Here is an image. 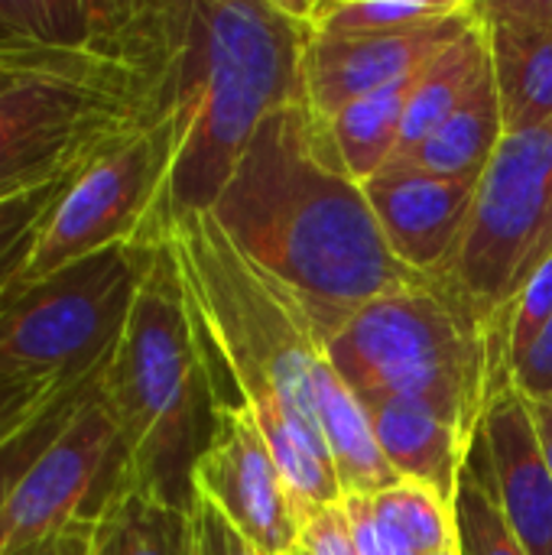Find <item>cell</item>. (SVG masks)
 Wrapping results in <instances>:
<instances>
[{
  "label": "cell",
  "mask_w": 552,
  "mask_h": 555,
  "mask_svg": "<svg viewBox=\"0 0 552 555\" xmlns=\"http://www.w3.org/2000/svg\"><path fill=\"white\" fill-rule=\"evenodd\" d=\"M20 85H29V78L26 75H20L16 68H10L7 62H0V98L3 94H10L13 88H20Z\"/></svg>",
  "instance_id": "obj_35"
},
{
  "label": "cell",
  "mask_w": 552,
  "mask_h": 555,
  "mask_svg": "<svg viewBox=\"0 0 552 555\" xmlns=\"http://www.w3.org/2000/svg\"><path fill=\"white\" fill-rule=\"evenodd\" d=\"M472 0H306L312 36H384L459 16Z\"/></svg>",
  "instance_id": "obj_22"
},
{
  "label": "cell",
  "mask_w": 552,
  "mask_h": 555,
  "mask_svg": "<svg viewBox=\"0 0 552 555\" xmlns=\"http://www.w3.org/2000/svg\"><path fill=\"white\" fill-rule=\"evenodd\" d=\"M293 555H296V553H293Z\"/></svg>",
  "instance_id": "obj_38"
},
{
  "label": "cell",
  "mask_w": 552,
  "mask_h": 555,
  "mask_svg": "<svg viewBox=\"0 0 552 555\" xmlns=\"http://www.w3.org/2000/svg\"><path fill=\"white\" fill-rule=\"evenodd\" d=\"M107 367V364H104ZM104 367L98 374H91L88 380H78L72 387H65L52 403H46L20 433H13L3 446H0V511L10 501V494L16 491L20 478L33 468V462L62 436V429L72 423V416L81 410V403L98 390Z\"/></svg>",
  "instance_id": "obj_24"
},
{
  "label": "cell",
  "mask_w": 552,
  "mask_h": 555,
  "mask_svg": "<svg viewBox=\"0 0 552 555\" xmlns=\"http://www.w3.org/2000/svg\"><path fill=\"white\" fill-rule=\"evenodd\" d=\"M309 42L312 26L293 0L185 3L163 237L169 218L211 211L260 124L303 91Z\"/></svg>",
  "instance_id": "obj_3"
},
{
  "label": "cell",
  "mask_w": 552,
  "mask_h": 555,
  "mask_svg": "<svg viewBox=\"0 0 552 555\" xmlns=\"http://www.w3.org/2000/svg\"><path fill=\"white\" fill-rule=\"evenodd\" d=\"M208 215L303 306L322 345L361 306L429 283L387 247L306 91L260 124Z\"/></svg>",
  "instance_id": "obj_1"
},
{
  "label": "cell",
  "mask_w": 552,
  "mask_h": 555,
  "mask_svg": "<svg viewBox=\"0 0 552 555\" xmlns=\"http://www.w3.org/2000/svg\"><path fill=\"white\" fill-rule=\"evenodd\" d=\"M501 140H504V114H501L495 68L488 62L478 81L459 101V107L439 124V130L416 153H410L394 166H410L442 179L482 182Z\"/></svg>",
  "instance_id": "obj_18"
},
{
  "label": "cell",
  "mask_w": 552,
  "mask_h": 555,
  "mask_svg": "<svg viewBox=\"0 0 552 555\" xmlns=\"http://www.w3.org/2000/svg\"><path fill=\"white\" fill-rule=\"evenodd\" d=\"M176 257L202 371L218 413H251L303 514L342 501L319 429L312 371L322 338L303 306L257 270L208 211L176 215Z\"/></svg>",
  "instance_id": "obj_2"
},
{
  "label": "cell",
  "mask_w": 552,
  "mask_h": 555,
  "mask_svg": "<svg viewBox=\"0 0 552 555\" xmlns=\"http://www.w3.org/2000/svg\"><path fill=\"white\" fill-rule=\"evenodd\" d=\"M312 397H316L319 429H322L342 498H374L377 491L397 485L400 478L394 475V468L387 465L377 446L364 403L338 377V371L325 358V348L312 371Z\"/></svg>",
  "instance_id": "obj_17"
},
{
  "label": "cell",
  "mask_w": 552,
  "mask_h": 555,
  "mask_svg": "<svg viewBox=\"0 0 552 555\" xmlns=\"http://www.w3.org/2000/svg\"><path fill=\"white\" fill-rule=\"evenodd\" d=\"M552 257V120L504 133L478 182L468 228L433 276L485 322H511L530 276Z\"/></svg>",
  "instance_id": "obj_7"
},
{
  "label": "cell",
  "mask_w": 552,
  "mask_h": 555,
  "mask_svg": "<svg viewBox=\"0 0 552 555\" xmlns=\"http://www.w3.org/2000/svg\"><path fill=\"white\" fill-rule=\"evenodd\" d=\"M452 514L462 555H527L511 524L504 520L475 455H468V465L459 478Z\"/></svg>",
  "instance_id": "obj_25"
},
{
  "label": "cell",
  "mask_w": 552,
  "mask_h": 555,
  "mask_svg": "<svg viewBox=\"0 0 552 555\" xmlns=\"http://www.w3.org/2000/svg\"><path fill=\"white\" fill-rule=\"evenodd\" d=\"M416 75H420V68L413 75H407V78H397V81L351 101L348 107H342L329 120L338 156H342L345 169L361 185L368 179H374L390 163V156L397 153Z\"/></svg>",
  "instance_id": "obj_20"
},
{
  "label": "cell",
  "mask_w": 552,
  "mask_h": 555,
  "mask_svg": "<svg viewBox=\"0 0 552 555\" xmlns=\"http://www.w3.org/2000/svg\"><path fill=\"white\" fill-rule=\"evenodd\" d=\"M101 384L3 504L0 555L42 543L75 524H98L130 491L127 452Z\"/></svg>",
  "instance_id": "obj_10"
},
{
  "label": "cell",
  "mask_w": 552,
  "mask_h": 555,
  "mask_svg": "<svg viewBox=\"0 0 552 555\" xmlns=\"http://www.w3.org/2000/svg\"><path fill=\"white\" fill-rule=\"evenodd\" d=\"M364 410L394 475L429 485L452 501L475 446L442 416L410 400H374Z\"/></svg>",
  "instance_id": "obj_16"
},
{
  "label": "cell",
  "mask_w": 552,
  "mask_h": 555,
  "mask_svg": "<svg viewBox=\"0 0 552 555\" xmlns=\"http://www.w3.org/2000/svg\"><path fill=\"white\" fill-rule=\"evenodd\" d=\"M68 185V179L52 182L46 189H36L29 195H16L10 202H0V296L13 289L26 270V260L36 244V231L42 224V215L59 198V192Z\"/></svg>",
  "instance_id": "obj_26"
},
{
  "label": "cell",
  "mask_w": 552,
  "mask_h": 555,
  "mask_svg": "<svg viewBox=\"0 0 552 555\" xmlns=\"http://www.w3.org/2000/svg\"><path fill=\"white\" fill-rule=\"evenodd\" d=\"M192 485L260 553H299V507L251 413H218Z\"/></svg>",
  "instance_id": "obj_11"
},
{
  "label": "cell",
  "mask_w": 552,
  "mask_h": 555,
  "mask_svg": "<svg viewBox=\"0 0 552 555\" xmlns=\"http://www.w3.org/2000/svg\"><path fill=\"white\" fill-rule=\"evenodd\" d=\"M478 20L475 3L449 20L384 33V36H312L303 59V91L322 120H332L351 101L413 75L455 36Z\"/></svg>",
  "instance_id": "obj_12"
},
{
  "label": "cell",
  "mask_w": 552,
  "mask_h": 555,
  "mask_svg": "<svg viewBox=\"0 0 552 555\" xmlns=\"http://www.w3.org/2000/svg\"><path fill=\"white\" fill-rule=\"evenodd\" d=\"M192 555H267L251 540H244L208 501H195L192 507Z\"/></svg>",
  "instance_id": "obj_32"
},
{
  "label": "cell",
  "mask_w": 552,
  "mask_h": 555,
  "mask_svg": "<svg viewBox=\"0 0 552 555\" xmlns=\"http://www.w3.org/2000/svg\"><path fill=\"white\" fill-rule=\"evenodd\" d=\"M530 416H534L537 439H540V449H543V459H547L552 475V403H530Z\"/></svg>",
  "instance_id": "obj_34"
},
{
  "label": "cell",
  "mask_w": 552,
  "mask_h": 555,
  "mask_svg": "<svg viewBox=\"0 0 552 555\" xmlns=\"http://www.w3.org/2000/svg\"><path fill=\"white\" fill-rule=\"evenodd\" d=\"M342 507L361 555H420L394 527L377 517L371 498H342Z\"/></svg>",
  "instance_id": "obj_30"
},
{
  "label": "cell",
  "mask_w": 552,
  "mask_h": 555,
  "mask_svg": "<svg viewBox=\"0 0 552 555\" xmlns=\"http://www.w3.org/2000/svg\"><path fill=\"white\" fill-rule=\"evenodd\" d=\"M322 348L361 403H420L472 446L511 387V322L472 315L433 280L361 306Z\"/></svg>",
  "instance_id": "obj_5"
},
{
  "label": "cell",
  "mask_w": 552,
  "mask_h": 555,
  "mask_svg": "<svg viewBox=\"0 0 552 555\" xmlns=\"http://www.w3.org/2000/svg\"><path fill=\"white\" fill-rule=\"evenodd\" d=\"M472 455L527 555H552V475L530 403L514 384L485 413Z\"/></svg>",
  "instance_id": "obj_14"
},
{
  "label": "cell",
  "mask_w": 552,
  "mask_h": 555,
  "mask_svg": "<svg viewBox=\"0 0 552 555\" xmlns=\"http://www.w3.org/2000/svg\"><path fill=\"white\" fill-rule=\"evenodd\" d=\"M488 62H491L488 29H485V23L478 16L462 36H455L442 52H436L420 68L416 85L410 91L400 143H397V153L390 156L387 166H394V163L407 159L410 153H416L439 130V124L459 107V101L468 94V88L478 81V75L485 72Z\"/></svg>",
  "instance_id": "obj_19"
},
{
  "label": "cell",
  "mask_w": 552,
  "mask_h": 555,
  "mask_svg": "<svg viewBox=\"0 0 552 555\" xmlns=\"http://www.w3.org/2000/svg\"><path fill=\"white\" fill-rule=\"evenodd\" d=\"M364 195L387 247L410 270L433 280L449 263L468 228L478 182L387 166L364 182Z\"/></svg>",
  "instance_id": "obj_13"
},
{
  "label": "cell",
  "mask_w": 552,
  "mask_h": 555,
  "mask_svg": "<svg viewBox=\"0 0 552 555\" xmlns=\"http://www.w3.org/2000/svg\"><path fill=\"white\" fill-rule=\"evenodd\" d=\"M511 384L530 403H552V319L530 348L511 361Z\"/></svg>",
  "instance_id": "obj_31"
},
{
  "label": "cell",
  "mask_w": 552,
  "mask_h": 555,
  "mask_svg": "<svg viewBox=\"0 0 552 555\" xmlns=\"http://www.w3.org/2000/svg\"><path fill=\"white\" fill-rule=\"evenodd\" d=\"M299 553L303 555H361L351 537L342 501L316 507L299 520Z\"/></svg>",
  "instance_id": "obj_29"
},
{
  "label": "cell",
  "mask_w": 552,
  "mask_h": 555,
  "mask_svg": "<svg viewBox=\"0 0 552 555\" xmlns=\"http://www.w3.org/2000/svg\"><path fill=\"white\" fill-rule=\"evenodd\" d=\"M377 517L394 527L420 555L459 546L452 501L420 481H397L371 498Z\"/></svg>",
  "instance_id": "obj_23"
},
{
  "label": "cell",
  "mask_w": 552,
  "mask_h": 555,
  "mask_svg": "<svg viewBox=\"0 0 552 555\" xmlns=\"http://www.w3.org/2000/svg\"><path fill=\"white\" fill-rule=\"evenodd\" d=\"M552 319V257L530 276L511 309V361L530 348V341Z\"/></svg>",
  "instance_id": "obj_28"
},
{
  "label": "cell",
  "mask_w": 552,
  "mask_h": 555,
  "mask_svg": "<svg viewBox=\"0 0 552 555\" xmlns=\"http://www.w3.org/2000/svg\"><path fill=\"white\" fill-rule=\"evenodd\" d=\"M179 114L140 127L81 166L42 215L20 283H36L117 244H163L166 182Z\"/></svg>",
  "instance_id": "obj_8"
},
{
  "label": "cell",
  "mask_w": 552,
  "mask_h": 555,
  "mask_svg": "<svg viewBox=\"0 0 552 555\" xmlns=\"http://www.w3.org/2000/svg\"><path fill=\"white\" fill-rule=\"evenodd\" d=\"M429 555H462V550H459V546H452V550H442V553H429Z\"/></svg>",
  "instance_id": "obj_36"
},
{
  "label": "cell",
  "mask_w": 552,
  "mask_h": 555,
  "mask_svg": "<svg viewBox=\"0 0 552 555\" xmlns=\"http://www.w3.org/2000/svg\"><path fill=\"white\" fill-rule=\"evenodd\" d=\"M296 555H303V553H296Z\"/></svg>",
  "instance_id": "obj_37"
},
{
  "label": "cell",
  "mask_w": 552,
  "mask_h": 555,
  "mask_svg": "<svg viewBox=\"0 0 552 555\" xmlns=\"http://www.w3.org/2000/svg\"><path fill=\"white\" fill-rule=\"evenodd\" d=\"M156 244H117L0 296V374L75 384L98 374L127 325Z\"/></svg>",
  "instance_id": "obj_6"
},
{
  "label": "cell",
  "mask_w": 552,
  "mask_h": 555,
  "mask_svg": "<svg viewBox=\"0 0 552 555\" xmlns=\"http://www.w3.org/2000/svg\"><path fill=\"white\" fill-rule=\"evenodd\" d=\"M94 537H98V524H75L42 543H33L10 555H94Z\"/></svg>",
  "instance_id": "obj_33"
},
{
  "label": "cell",
  "mask_w": 552,
  "mask_h": 555,
  "mask_svg": "<svg viewBox=\"0 0 552 555\" xmlns=\"http://www.w3.org/2000/svg\"><path fill=\"white\" fill-rule=\"evenodd\" d=\"M94 555H192V517L124 491L98 520Z\"/></svg>",
  "instance_id": "obj_21"
},
{
  "label": "cell",
  "mask_w": 552,
  "mask_h": 555,
  "mask_svg": "<svg viewBox=\"0 0 552 555\" xmlns=\"http://www.w3.org/2000/svg\"><path fill=\"white\" fill-rule=\"evenodd\" d=\"M491 49L504 133L552 120V0L475 3Z\"/></svg>",
  "instance_id": "obj_15"
},
{
  "label": "cell",
  "mask_w": 552,
  "mask_h": 555,
  "mask_svg": "<svg viewBox=\"0 0 552 555\" xmlns=\"http://www.w3.org/2000/svg\"><path fill=\"white\" fill-rule=\"evenodd\" d=\"M172 111L62 81L13 88L0 98V202L72 179L101 150Z\"/></svg>",
  "instance_id": "obj_9"
},
{
  "label": "cell",
  "mask_w": 552,
  "mask_h": 555,
  "mask_svg": "<svg viewBox=\"0 0 552 555\" xmlns=\"http://www.w3.org/2000/svg\"><path fill=\"white\" fill-rule=\"evenodd\" d=\"M101 390L127 452V488L192 514V475L215 439L218 410L166 241L153 247Z\"/></svg>",
  "instance_id": "obj_4"
},
{
  "label": "cell",
  "mask_w": 552,
  "mask_h": 555,
  "mask_svg": "<svg viewBox=\"0 0 552 555\" xmlns=\"http://www.w3.org/2000/svg\"><path fill=\"white\" fill-rule=\"evenodd\" d=\"M88 380V377H85ZM78 384V380H75ZM65 387L62 380H39V377H16L0 374V446L20 433L46 403H52Z\"/></svg>",
  "instance_id": "obj_27"
}]
</instances>
